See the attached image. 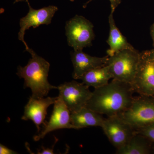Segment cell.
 <instances>
[{
	"instance_id": "1",
	"label": "cell",
	"mask_w": 154,
	"mask_h": 154,
	"mask_svg": "<svg viewBox=\"0 0 154 154\" xmlns=\"http://www.w3.org/2000/svg\"><path fill=\"white\" fill-rule=\"evenodd\" d=\"M134 93L129 83L113 79L107 85L95 88L86 107L107 117L119 116L130 107Z\"/></svg>"
},
{
	"instance_id": "19",
	"label": "cell",
	"mask_w": 154,
	"mask_h": 154,
	"mask_svg": "<svg viewBox=\"0 0 154 154\" xmlns=\"http://www.w3.org/2000/svg\"><path fill=\"white\" fill-rule=\"evenodd\" d=\"M58 139L57 138H56V141L55 142V143L57 142ZM54 145L52 147V148H45L44 147L42 146L41 149H38V151H37V154H54Z\"/></svg>"
},
{
	"instance_id": "6",
	"label": "cell",
	"mask_w": 154,
	"mask_h": 154,
	"mask_svg": "<svg viewBox=\"0 0 154 154\" xmlns=\"http://www.w3.org/2000/svg\"><path fill=\"white\" fill-rule=\"evenodd\" d=\"M94 25L82 16L76 15L67 21L66 25V34L69 46L74 50H83L92 45L95 38Z\"/></svg>"
},
{
	"instance_id": "17",
	"label": "cell",
	"mask_w": 154,
	"mask_h": 154,
	"mask_svg": "<svg viewBox=\"0 0 154 154\" xmlns=\"http://www.w3.org/2000/svg\"><path fill=\"white\" fill-rule=\"evenodd\" d=\"M136 132L144 136L154 143V123L140 128L136 131Z\"/></svg>"
},
{
	"instance_id": "21",
	"label": "cell",
	"mask_w": 154,
	"mask_h": 154,
	"mask_svg": "<svg viewBox=\"0 0 154 154\" xmlns=\"http://www.w3.org/2000/svg\"><path fill=\"white\" fill-rule=\"evenodd\" d=\"M150 34L151 35L153 42V46L154 47V23L152 25L150 28Z\"/></svg>"
},
{
	"instance_id": "10",
	"label": "cell",
	"mask_w": 154,
	"mask_h": 154,
	"mask_svg": "<svg viewBox=\"0 0 154 154\" xmlns=\"http://www.w3.org/2000/svg\"><path fill=\"white\" fill-rule=\"evenodd\" d=\"M70 111L66 105L62 98L59 95L54 103L53 110L51 118L43 130L38 135L33 137L35 141H38L49 133L56 130L68 128L76 129L71 120Z\"/></svg>"
},
{
	"instance_id": "3",
	"label": "cell",
	"mask_w": 154,
	"mask_h": 154,
	"mask_svg": "<svg viewBox=\"0 0 154 154\" xmlns=\"http://www.w3.org/2000/svg\"><path fill=\"white\" fill-rule=\"evenodd\" d=\"M140 54L134 48H128L109 56L106 65L113 79L131 84L136 73Z\"/></svg>"
},
{
	"instance_id": "18",
	"label": "cell",
	"mask_w": 154,
	"mask_h": 154,
	"mask_svg": "<svg viewBox=\"0 0 154 154\" xmlns=\"http://www.w3.org/2000/svg\"><path fill=\"white\" fill-rule=\"evenodd\" d=\"M93 0H89L88 2H87V3H85V5L83 6V8H86L87 7V5L88 4H89L90 2H92ZM110 2V6H111V12L114 13L116 9V8L117 7L119 6V5L120 4L121 2V0H109Z\"/></svg>"
},
{
	"instance_id": "11",
	"label": "cell",
	"mask_w": 154,
	"mask_h": 154,
	"mask_svg": "<svg viewBox=\"0 0 154 154\" xmlns=\"http://www.w3.org/2000/svg\"><path fill=\"white\" fill-rule=\"evenodd\" d=\"M108 58V55L102 57L91 56L83 52L82 50H74L71 53L72 61L74 68L73 78L75 79H80L87 72L106 66Z\"/></svg>"
},
{
	"instance_id": "2",
	"label": "cell",
	"mask_w": 154,
	"mask_h": 154,
	"mask_svg": "<svg viewBox=\"0 0 154 154\" xmlns=\"http://www.w3.org/2000/svg\"><path fill=\"white\" fill-rule=\"evenodd\" d=\"M26 51L31 54V58L25 66H18L17 75L24 79V88L31 89V97L36 99L44 98L51 90L57 89L48 80L50 65L30 48Z\"/></svg>"
},
{
	"instance_id": "20",
	"label": "cell",
	"mask_w": 154,
	"mask_h": 154,
	"mask_svg": "<svg viewBox=\"0 0 154 154\" xmlns=\"http://www.w3.org/2000/svg\"><path fill=\"white\" fill-rule=\"evenodd\" d=\"M0 154H18L17 152L8 148L3 145L0 144Z\"/></svg>"
},
{
	"instance_id": "14",
	"label": "cell",
	"mask_w": 154,
	"mask_h": 154,
	"mask_svg": "<svg viewBox=\"0 0 154 154\" xmlns=\"http://www.w3.org/2000/svg\"><path fill=\"white\" fill-rule=\"evenodd\" d=\"M113 13L111 11L108 17L110 32L107 42L109 45L110 48L107 50V53L109 56H112L116 53L122 50L134 48L116 27L113 19Z\"/></svg>"
},
{
	"instance_id": "12",
	"label": "cell",
	"mask_w": 154,
	"mask_h": 154,
	"mask_svg": "<svg viewBox=\"0 0 154 154\" xmlns=\"http://www.w3.org/2000/svg\"><path fill=\"white\" fill-rule=\"evenodd\" d=\"M57 98L48 97L36 99L30 96L25 107V112L22 119L33 121L37 128V132H39L40 125L44 123L47 115L48 108L51 105L54 104Z\"/></svg>"
},
{
	"instance_id": "24",
	"label": "cell",
	"mask_w": 154,
	"mask_h": 154,
	"mask_svg": "<svg viewBox=\"0 0 154 154\" xmlns=\"http://www.w3.org/2000/svg\"><path fill=\"white\" fill-rule=\"evenodd\" d=\"M70 1L71 2H73L74 1V0H70Z\"/></svg>"
},
{
	"instance_id": "22",
	"label": "cell",
	"mask_w": 154,
	"mask_h": 154,
	"mask_svg": "<svg viewBox=\"0 0 154 154\" xmlns=\"http://www.w3.org/2000/svg\"><path fill=\"white\" fill-rule=\"evenodd\" d=\"M21 2H28V0H15V2H14V4Z\"/></svg>"
},
{
	"instance_id": "13",
	"label": "cell",
	"mask_w": 154,
	"mask_h": 154,
	"mask_svg": "<svg viewBox=\"0 0 154 154\" xmlns=\"http://www.w3.org/2000/svg\"><path fill=\"white\" fill-rule=\"evenodd\" d=\"M105 119L102 114L95 112L87 107H84L71 114V120L76 129L88 127H102Z\"/></svg>"
},
{
	"instance_id": "4",
	"label": "cell",
	"mask_w": 154,
	"mask_h": 154,
	"mask_svg": "<svg viewBox=\"0 0 154 154\" xmlns=\"http://www.w3.org/2000/svg\"><path fill=\"white\" fill-rule=\"evenodd\" d=\"M119 116L136 131L154 123V97L143 95L134 97L130 107Z\"/></svg>"
},
{
	"instance_id": "16",
	"label": "cell",
	"mask_w": 154,
	"mask_h": 154,
	"mask_svg": "<svg viewBox=\"0 0 154 154\" xmlns=\"http://www.w3.org/2000/svg\"><path fill=\"white\" fill-rule=\"evenodd\" d=\"M111 79H113V77L109 68L106 65L87 72L80 79L82 80L83 84L95 89L107 85Z\"/></svg>"
},
{
	"instance_id": "8",
	"label": "cell",
	"mask_w": 154,
	"mask_h": 154,
	"mask_svg": "<svg viewBox=\"0 0 154 154\" xmlns=\"http://www.w3.org/2000/svg\"><path fill=\"white\" fill-rule=\"evenodd\" d=\"M101 128L110 143L117 149L126 144L136 132L131 125L119 116L105 119Z\"/></svg>"
},
{
	"instance_id": "9",
	"label": "cell",
	"mask_w": 154,
	"mask_h": 154,
	"mask_svg": "<svg viewBox=\"0 0 154 154\" xmlns=\"http://www.w3.org/2000/svg\"><path fill=\"white\" fill-rule=\"evenodd\" d=\"M27 3L29 7V12L26 16L20 19V29L18 33V38L25 45L26 50L29 47L24 40L25 31L31 27L36 28L41 25H49L58 10L57 7L54 6H49L35 10L31 7L29 2Z\"/></svg>"
},
{
	"instance_id": "7",
	"label": "cell",
	"mask_w": 154,
	"mask_h": 154,
	"mask_svg": "<svg viewBox=\"0 0 154 154\" xmlns=\"http://www.w3.org/2000/svg\"><path fill=\"white\" fill-rule=\"evenodd\" d=\"M59 95L68 107L71 113L85 107L92 96L89 87L83 83L72 81L58 86Z\"/></svg>"
},
{
	"instance_id": "5",
	"label": "cell",
	"mask_w": 154,
	"mask_h": 154,
	"mask_svg": "<svg viewBox=\"0 0 154 154\" xmlns=\"http://www.w3.org/2000/svg\"><path fill=\"white\" fill-rule=\"evenodd\" d=\"M131 85L140 95L154 97V49L140 52L136 73Z\"/></svg>"
},
{
	"instance_id": "15",
	"label": "cell",
	"mask_w": 154,
	"mask_h": 154,
	"mask_svg": "<svg viewBox=\"0 0 154 154\" xmlns=\"http://www.w3.org/2000/svg\"><path fill=\"white\" fill-rule=\"evenodd\" d=\"M153 143L144 136L136 132L126 144L117 149V154H149L152 152Z\"/></svg>"
},
{
	"instance_id": "23",
	"label": "cell",
	"mask_w": 154,
	"mask_h": 154,
	"mask_svg": "<svg viewBox=\"0 0 154 154\" xmlns=\"http://www.w3.org/2000/svg\"><path fill=\"white\" fill-rule=\"evenodd\" d=\"M152 152L154 153V145L152 146Z\"/></svg>"
}]
</instances>
